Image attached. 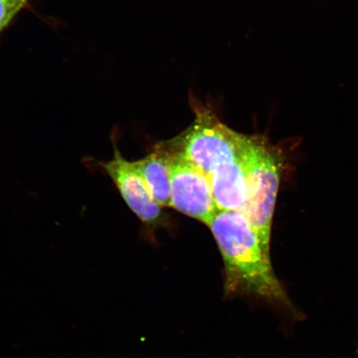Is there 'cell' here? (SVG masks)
<instances>
[{
  "mask_svg": "<svg viewBox=\"0 0 358 358\" xmlns=\"http://www.w3.org/2000/svg\"><path fill=\"white\" fill-rule=\"evenodd\" d=\"M208 227L222 257L225 296H250L293 307L273 270L270 250L264 248L243 214L217 211Z\"/></svg>",
  "mask_w": 358,
  "mask_h": 358,
  "instance_id": "1",
  "label": "cell"
},
{
  "mask_svg": "<svg viewBox=\"0 0 358 358\" xmlns=\"http://www.w3.org/2000/svg\"><path fill=\"white\" fill-rule=\"evenodd\" d=\"M248 196L241 212L264 248L271 252L273 217L280 189L283 158L278 148L259 134H243L241 147Z\"/></svg>",
  "mask_w": 358,
  "mask_h": 358,
  "instance_id": "2",
  "label": "cell"
},
{
  "mask_svg": "<svg viewBox=\"0 0 358 358\" xmlns=\"http://www.w3.org/2000/svg\"><path fill=\"white\" fill-rule=\"evenodd\" d=\"M190 102L195 113L189 129L162 145L209 177L213 170L240 155L243 134L234 131L219 119L213 106L195 99Z\"/></svg>",
  "mask_w": 358,
  "mask_h": 358,
  "instance_id": "3",
  "label": "cell"
},
{
  "mask_svg": "<svg viewBox=\"0 0 358 358\" xmlns=\"http://www.w3.org/2000/svg\"><path fill=\"white\" fill-rule=\"evenodd\" d=\"M169 176V207L208 227L218 211L209 178L194 165L173 155Z\"/></svg>",
  "mask_w": 358,
  "mask_h": 358,
  "instance_id": "4",
  "label": "cell"
},
{
  "mask_svg": "<svg viewBox=\"0 0 358 358\" xmlns=\"http://www.w3.org/2000/svg\"><path fill=\"white\" fill-rule=\"evenodd\" d=\"M114 146L113 158L108 162L98 164L110 178L125 203L141 222L146 224L158 222L162 208L152 196L134 161L124 159L122 152Z\"/></svg>",
  "mask_w": 358,
  "mask_h": 358,
  "instance_id": "5",
  "label": "cell"
},
{
  "mask_svg": "<svg viewBox=\"0 0 358 358\" xmlns=\"http://www.w3.org/2000/svg\"><path fill=\"white\" fill-rule=\"evenodd\" d=\"M208 178L218 211H243L248 191L241 152L236 159L219 165Z\"/></svg>",
  "mask_w": 358,
  "mask_h": 358,
  "instance_id": "6",
  "label": "cell"
},
{
  "mask_svg": "<svg viewBox=\"0 0 358 358\" xmlns=\"http://www.w3.org/2000/svg\"><path fill=\"white\" fill-rule=\"evenodd\" d=\"M152 196L161 208L169 207L171 155L160 144L144 158L134 161Z\"/></svg>",
  "mask_w": 358,
  "mask_h": 358,
  "instance_id": "7",
  "label": "cell"
},
{
  "mask_svg": "<svg viewBox=\"0 0 358 358\" xmlns=\"http://www.w3.org/2000/svg\"><path fill=\"white\" fill-rule=\"evenodd\" d=\"M28 0H0V32L10 24Z\"/></svg>",
  "mask_w": 358,
  "mask_h": 358,
  "instance_id": "8",
  "label": "cell"
}]
</instances>
